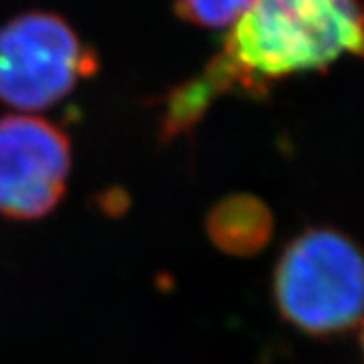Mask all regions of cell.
<instances>
[{"mask_svg": "<svg viewBox=\"0 0 364 364\" xmlns=\"http://www.w3.org/2000/svg\"><path fill=\"white\" fill-rule=\"evenodd\" d=\"M342 57L364 59V0H251L203 75L170 95L162 128L176 136L219 93L259 97L277 81L324 71Z\"/></svg>", "mask_w": 364, "mask_h": 364, "instance_id": "obj_1", "label": "cell"}, {"mask_svg": "<svg viewBox=\"0 0 364 364\" xmlns=\"http://www.w3.org/2000/svg\"><path fill=\"white\" fill-rule=\"evenodd\" d=\"M273 298L287 324L310 336H338L364 320V249L330 227L287 243L273 273Z\"/></svg>", "mask_w": 364, "mask_h": 364, "instance_id": "obj_2", "label": "cell"}, {"mask_svg": "<svg viewBox=\"0 0 364 364\" xmlns=\"http://www.w3.org/2000/svg\"><path fill=\"white\" fill-rule=\"evenodd\" d=\"M97 71V57L61 16L25 13L0 28V102L39 112Z\"/></svg>", "mask_w": 364, "mask_h": 364, "instance_id": "obj_3", "label": "cell"}, {"mask_svg": "<svg viewBox=\"0 0 364 364\" xmlns=\"http://www.w3.org/2000/svg\"><path fill=\"white\" fill-rule=\"evenodd\" d=\"M71 172V144L37 116H0V217L31 221L61 203Z\"/></svg>", "mask_w": 364, "mask_h": 364, "instance_id": "obj_4", "label": "cell"}, {"mask_svg": "<svg viewBox=\"0 0 364 364\" xmlns=\"http://www.w3.org/2000/svg\"><path fill=\"white\" fill-rule=\"evenodd\" d=\"M207 233L213 245L227 255L249 257L269 243L273 215L253 195H231L210 208Z\"/></svg>", "mask_w": 364, "mask_h": 364, "instance_id": "obj_5", "label": "cell"}, {"mask_svg": "<svg viewBox=\"0 0 364 364\" xmlns=\"http://www.w3.org/2000/svg\"><path fill=\"white\" fill-rule=\"evenodd\" d=\"M182 21L205 28L231 26L247 11L251 0H172Z\"/></svg>", "mask_w": 364, "mask_h": 364, "instance_id": "obj_6", "label": "cell"}, {"mask_svg": "<svg viewBox=\"0 0 364 364\" xmlns=\"http://www.w3.org/2000/svg\"><path fill=\"white\" fill-rule=\"evenodd\" d=\"M363 350H364V328H363Z\"/></svg>", "mask_w": 364, "mask_h": 364, "instance_id": "obj_7", "label": "cell"}]
</instances>
